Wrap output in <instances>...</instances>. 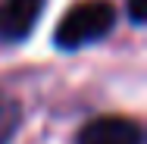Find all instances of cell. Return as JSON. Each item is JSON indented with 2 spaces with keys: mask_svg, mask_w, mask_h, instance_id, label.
<instances>
[{
  "mask_svg": "<svg viewBox=\"0 0 147 144\" xmlns=\"http://www.w3.org/2000/svg\"><path fill=\"white\" fill-rule=\"evenodd\" d=\"M116 25V6L110 0H82L69 6V13L57 25V41L59 50H82L88 44L103 41Z\"/></svg>",
  "mask_w": 147,
  "mask_h": 144,
  "instance_id": "6da1fadb",
  "label": "cell"
},
{
  "mask_svg": "<svg viewBox=\"0 0 147 144\" xmlns=\"http://www.w3.org/2000/svg\"><path fill=\"white\" fill-rule=\"evenodd\" d=\"M75 144H144V132L135 119L97 116L78 132Z\"/></svg>",
  "mask_w": 147,
  "mask_h": 144,
  "instance_id": "7a4b0ae2",
  "label": "cell"
},
{
  "mask_svg": "<svg viewBox=\"0 0 147 144\" xmlns=\"http://www.w3.org/2000/svg\"><path fill=\"white\" fill-rule=\"evenodd\" d=\"M44 9V0H0V41L19 44L31 34Z\"/></svg>",
  "mask_w": 147,
  "mask_h": 144,
  "instance_id": "3957f363",
  "label": "cell"
},
{
  "mask_svg": "<svg viewBox=\"0 0 147 144\" xmlns=\"http://www.w3.org/2000/svg\"><path fill=\"white\" fill-rule=\"evenodd\" d=\"M19 122H22V107H19V100H16L9 91L0 88V144L13 141Z\"/></svg>",
  "mask_w": 147,
  "mask_h": 144,
  "instance_id": "277c9868",
  "label": "cell"
},
{
  "mask_svg": "<svg viewBox=\"0 0 147 144\" xmlns=\"http://www.w3.org/2000/svg\"><path fill=\"white\" fill-rule=\"evenodd\" d=\"M128 16L135 25H144V0H128Z\"/></svg>",
  "mask_w": 147,
  "mask_h": 144,
  "instance_id": "5b68a950",
  "label": "cell"
}]
</instances>
